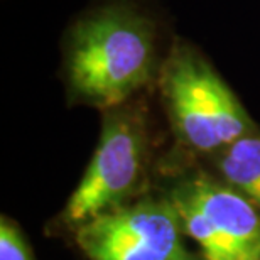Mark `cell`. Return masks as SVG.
<instances>
[{"mask_svg": "<svg viewBox=\"0 0 260 260\" xmlns=\"http://www.w3.org/2000/svg\"><path fill=\"white\" fill-rule=\"evenodd\" d=\"M0 260H38L22 230L9 216L0 220Z\"/></svg>", "mask_w": 260, "mask_h": 260, "instance_id": "obj_7", "label": "cell"}, {"mask_svg": "<svg viewBox=\"0 0 260 260\" xmlns=\"http://www.w3.org/2000/svg\"><path fill=\"white\" fill-rule=\"evenodd\" d=\"M160 96L179 144L213 155L258 130L211 63L188 43H176L159 73Z\"/></svg>", "mask_w": 260, "mask_h": 260, "instance_id": "obj_2", "label": "cell"}, {"mask_svg": "<svg viewBox=\"0 0 260 260\" xmlns=\"http://www.w3.org/2000/svg\"><path fill=\"white\" fill-rule=\"evenodd\" d=\"M157 25L128 2L102 5L70 29L63 73L68 96L100 110L120 107L160 73Z\"/></svg>", "mask_w": 260, "mask_h": 260, "instance_id": "obj_1", "label": "cell"}, {"mask_svg": "<svg viewBox=\"0 0 260 260\" xmlns=\"http://www.w3.org/2000/svg\"><path fill=\"white\" fill-rule=\"evenodd\" d=\"M179 213L162 198H142L93 218L75 232L90 260H196Z\"/></svg>", "mask_w": 260, "mask_h": 260, "instance_id": "obj_4", "label": "cell"}, {"mask_svg": "<svg viewBox=\"0 0 260 260\" xmlns=\"http://www.w3.org/2000/svg\"><path fill=\"white\" fill-rule=\"evenodd\" d=\"M150 152L144 107L123 103L105 110L100 140L59 223L76 232L93 218L130 203L147 178Z\"/></svg>", "mask_w": 260, "mask_h": 260, "instance_id": "obj_3", "label": "cell"}, {"mask_svg": "<svg viewBox=\"0 0 260 260\" xmlns=\"http://www.w3.org/2000/svg\"><path fill=\"white\" fill-rule=\"evenodd\" d=\"M168 193L198 211L221 260H260V211L218 176L196 171L183 176Z\"/></svg>", "mask_w": 260, "mask_h": 260, "instance_id": "obj_5", "label": "cell"}, {"mask_svg": "<svg viewBox=\"0 0 260 260\" xmlns=\"http://www.w3.org/2000/svg\"><path fill=\"white\" fill-rule=\"evenodd\" d=\"M223 183L232 186L260 211V132L243 135L211 155Z\"/></svg>", "mask_w": 260, "mask_h": 260, "instance_id": "obj_6", "label": "cell"}]
</instances>
